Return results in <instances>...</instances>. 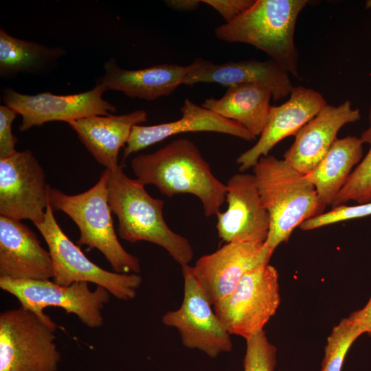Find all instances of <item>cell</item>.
<instances>
[{"instance_id": "obj_1", "label": "cell", "mask_w": 371, "mask_h": 371, "mask_svg": "<svg viewBox=\"0 0 371 371\" xmlns=\"http://www.w3.org/2000/svg\"><path fill=\"white\" fill-rule=\"evenodd\" d=\"M131 168L144 185H153L168 197L191 194L201 201L205 216L216 215L225 201L227 186L212 173L190 139H175L149 154L132 159Z\"/></svg>"}, {"instance_id": "obj_2", "label": "cell", "mask_w": 371, "mask_h": 371, "mask_svg": "<svg viewBox=\"0 0 371 371\" xmlns=\"http://www.w3.org/2000/svg\"><path fill=\"white\" fill-rule=\"evenodd\" d=\"M262 202L270 217L265 247L273 254L288 241L305 221L324 212L314 186L284 159L273 155L260 158L252 168Z\"/></svg>"}, {"instance_id": "obj_3", "label": "cell", "mask_w": 371, "mask_h": 371, "mask_svg": "<svg viewBox=\"0 0 371 371\" xmlns=\"http://www.w3.org/2000/svg\"><path fill=\"white\" fill-rule=\"evenodd\" d=\"M145 185L129 178L122 165L109 170L108 202L118 220V234L131 243L147 241L164 248L181 267L193 258L188 240L173 232L165 221L164 201L153 198Z\"/></svg>"}, {"instance_id": "obj_4", "label": "cell", "mask_w": 371, "mask_h": 371, "mask_svg": "<svg viewBox=\"0 0 371 371\" xmlns=\"http://www.w3.org/2000/svg\"><path fill=\"white\" fill-rule=\"evenodd\" d=\"M306 0H255L236 19L218 26L216 38L251 45L265 52L289 74L301 80L294 43L297 16Z\"/></svg>"}, {"instance_id": "obj_5", "label": "cell", "mask_w": 371, "mask_h": 371, "mask_svg": "<svg viewBox=\"0 0 371 371\" xmlns=\"http://www.w3.org/2000/svg\"><path fill=\"white\" fill-rule=\"evenodd\" d=\"M109 177V170L106 168L92 188L74 195L50 186L49 203L53 210L63 212L76 224L78 245L99 250L117 273L137 274L141 270L138 258L124 249L114 229L108 202Z\"/></svg>"}, {"instance_id": "obj_6", "label": "cell", "mask_w": 371, "mask_h": 371, "mask_svg": "<svg viewBox=\"0 0 371 371\" xmlns=\"http://www.w3.org/2000/svg\"><path fill=\"white\" fill-rule=\"evenodd\" d=\"M0 287L14 295L21 306L32 312L54 330L57 325L44 313V308L49 306L62 308L67 313L75 314L89 328H98L103 325L102 309L109 302L111 294L101 286L91 291L87 282L63 286L50 280L0 278Z\"/></svg>"}, {"instance_id": "obj_7", "label": "cell", "mask_w": 371, "mask_h": 371, "mask_svg": "<svg viewBox=\"0 0 371 371\" xmlns=\"http://www.w3.org/2000/svg\"><path fill=\"white\" fill-rule=\"evenodd\" d=\"M35 226L48 246L54 282L63 286L77 282H92L104 287L118 299L129 300L135 297L142 277L137 273L111 272L91 261L62 230L49 202L44 220Z\"/></svg>"}, {"instance_id": "obj_8", "label": "cell", "mask_w": 371, "mask_h": 371, "mask_svg": "<svg viewBox=\"0 0 371 371\" xmlns=\"http://www.w3.org/2000/svg\"><path fill=\"white\" fill-rule=\"evenodd\" d=\"M55 330L22 306L0 314V371H58Z\"/></svg>"}, {"instance_id": "obj_9", "label": "cell", "mask_w": 371, "mask_h": 371, "mask_svg": "<svg viewBox=\"0 0 371 371\" xmlns=\"http://www.w3.org/2000/svg\"><path fill=\"white\" fill-rule=\"evenodd\" d=\"M278 273L266 264L247 273L233 291L213 306L230 335L247 339L262 332L280 305Z\"/></svg>"}, {"instance_id": "obj_10", "label": "cell", "mask_w": 371, "mask_h": 371, "mask_svg": "<svg viewBox=\"0 0 371 371\" xmlns=\"http://www.w3.org/2000/svg\"><path fill=\"white\" fill-rule=\"evenodd\" d=\"M181 267L184 280L182 304L178 309L166 312L162 322L178 330L187 348L198 349L211 358L230 352L231 335L212 308L194 278L190 266Z\"/></svg>"}, {"instance_id": "obj_11", "label": "cell", "mask_w": 371, "mask_h": 371, "mask_svg": "<svg viewBox=\"0 0 371 371\" xmlns=\"http://www.w3.org/2000/svg\"><path fill=\"white\" fill-rule=\"evenodd\" d=\"M50 186L44 170L30 150L0 159V215L34 225L45 218Z\"/></svg>"}, {"instance_id": "obj_12", "label": "cell", "mask_w": 371, "mask_h": 371, "mask_svg": "<svg viewBox=\"0 0 371 371\" xmlns=\"http://www.w3.org/2000/svg\"><path fill=\"white\" fill-rule=\"evenodd\" d=\"M106 91L99 82L91 90L70 95L50 92L27 95L8 87L2 90V98L5 105L22 116L19 130L25 131L52 121L68 123L92 115H111L117 107L103 98Z\"/></svg>"}, {"instance_id": "obj_13", "label": "cell", "mask_w": 371, "mask_h": 371, "mask_svg": "<svg viewBox=\"0 0 371 371\" xmlns=\"http://www.w3.org/2000/svg\"><path fill=\"white\" fill-rule=\"evenodd\" d=\"M272 256L264 243L231 242L200 257L192 273L212 306L229 295L248 272L269 264Z\"/></svg>"}, {"instance_id": "obj_14", "label": "cell", "mask_w": 371, "mask_h": 371, "mask_svg": "<svg viewBox=\"0 0 371 371\" xmlns=\"http://www.w3.org/2000/svg\"><path fill=\"white\" fill-rule=\"evenodd\" d=\"M227 207L216 214L218 237L224 242L265 243L270 228L254 174L240 172L226 183Z\"/></svg>"}, {"instance_id": "obj_15", "label": "cell", "mask_w": 371, "mask_h": 371, "mask_svg": "<svg viewBox=\"0 0 371 371\" xmlns=\"http://www.w3.org/2000/svg\"><path fill=\"white\" fill-rule=\"evenodd\" d=\"M289 95L286 102L271 106L258 142L237 157L240 172L252 168L260 157L268 155L283 139L295 135L327 104L320 93L302 86L293 87Z\"/></svg>"}, {"instance_id": "obj_16", "label": "cell", "mask_w": 371, "mask_h": 371, "mask_svg": "<svg viewBox=\"0 0 371 371\" xmlns=\"http://www.w3.org/2000/svg\"><path fill=\"white\" fill-rule=\"evenodd\" d=\"M214 82L225 87L256 85L269 89L272 98L281 100L290 95L293 85L289 74L271 58L214 63L203 58H196L188 66L183 85Z\"/></svg>"}, {"instance_id": "obj_17", "label": "cell", "mask_w": 371, "mask_h": 371, "mask_svg": "<svg viewBox=\"0 0 371 371\" xmlns=\"http://www.w3.org/2000/svg\"><path fill=\"white\" fill-rule=\"evenodd\" d=\"M360 118L359 109H353L348 100L339 106L326 104L294 135L284 159L300 172L308 174L326 155L339 131Z\"/></svg>"}, {"instance_id": "obj_18", "label": "cell", "mask_w": 371, "mask_h": 371, "mask_svg": "<svg viewBox=\"0 0 371 371\" xmlns=\"http://www.w3.org/2000/svg\"><path fill=\"white\" fill-rule=\"evenodd\" d=\"M0 278L47 280L54 278L49 251L20 221L0 216Z\"/></svg>"}, {"instance_id": "obj_19", "label": "cell", "mask_w": 371, "mask_h": 371, "mask_svg": "<svg viewBox=\"0 0 371 371\" xmlns=\"http://www.w3.org/2000/svg\"><path fill=\"white\" fill-rule=\"evenodd\" d=\"M180 111L182 117L176 121L152 126H134L124 148L122 162L134 153L183 133L215 132L235 136L247 142L256 138L238 122L199 106L188 98L185 99Z\"/></svg>"}, {"instance_id": "obj_20", "label": "cell", "mask_w": 371, "mask_h": 371, "mask_svg": "<svg viewBox=\"0 0 371 371\" xmlns=\"http://www.w3.org/2000/svg\"><path fill=\"white\" fill-rule=\"evenodd\" d=\"M148 113L137 110L119 115H92L68 122L97 162L111 170L119 165L118 155L135 125L146 122Z\"/></svg>"}, {"instance_id": "obj_21", "label": "cell", "mask_w": 371, "mask_h": 371, "mask_svg": "<svg viewBox=\"0 0 371 371\" xmlns=\"http://www.w3.org/2000/svg\"><path fill=\"white\" fill-rule=\"evenodd\" d=\"M104 70L97 82L105 86L108 91L152 101L170 95L183 85L188 66L162 63L140 69H126L118 65L115 58H111L104 63Z\"/></svg>"}, {"instance_id": "obj_22", "label": "cell", "mask_w": 371, "mask_h": 371, "mask_svg": "<svg viewBox=\"0 0 371 371\" xmlns=\"http://www.w3.org/2000/svg\"><path fill=\"white\" fill-rule=\"evenodd\" d=\"M272 93L269 89L256 85H237L227 87L219 99H206L202 106L223 117L235 121L256 137L268 121Z\"/></svg>"}, {"instance_id": "obj_23", "label": "cell", "mask_w": 371, "mask_h": 371, "mask_svg": "<svg viewBox=\"0 0 371 371\" xmlns=\"http://www.w3.org/2000/svg\"><path fill=\"white\" fill-rule=\"evenodd\" d=\"M363 145L356 136L337 139L321 161L306 175L326 207L332 206L354 167L363 159Z\"/></svg>"}, {"instance_id": "obj_24", "label": "cell", "mask_w": 371, "mask_h": 371, "mask_svg": "<svg viewBox=\"0 0 371 371\" xmlns=\"http://www.w3.org/2000/svg\"><path fill=\"white\" fill-rule=\"evenodd\" d=\"M64 53L36 42L15 38L0 30V76L3 78L22 72H34Z\"/></svg>"}, {"instance_id": "obj_25", "label": "cell", "mask_w": 371, "mask_h": 371, "mask_svg": "<svg viewBox=\"0 0 371 371\" xmlns=\"http://www.w3.org/2000/svg\"><path fill=\"white\" fill-rule=\"evenodd\" d=\"M368 120L369 126L362 132L359 138L363 144H369V150L351 172L332 207L348 201H355L358 204L371 202V104Z\"/></svg>"}, {"instance_id": "obj_26", "label": "cell", "mask_w": 371, "mask_h": 371, "mask_svg": "<svg viewBox=\"0 0 371 371\" xmlns=\"http://www.w3.org/2000/svg\"><path fill=\"white\" fill-rule=\"evenodd\" d=\"M363 330L348 317L342 319L328 336L321 371H341L346 356Z\"/></svg>"}, {"instance_id": "obj_27", "label": "cell", "mask_w": 371, "mask_h": 371, "mask_svg": "<svg viewBox=\"0 0 371 371\" xmlns=\"http://www.w3.org/2000/svg\"><path fill=\"white\" fill-rule=\"evenodd\" d=\"M246 346L244 371H274L277 349L264 330L246 339Z\"/></svg>"}, {"instance_id": "obj_28", "label": "cell", "mask_w": 371, "mask_h": 371, "mask_svg": "<svg viewBox=\"0 0 371 371\" xmlns=\"http://www.w3.org/2000/svg\"><path fill=\"white\" fill-rule=\"evenodd\" d=\"M371 215V202L356 205L346 204L333 207L324 212L302 223L300 227L304 231L317 229L344 221L363 218Z\"/></svg>"}, {"instance_id": "obj_29", "label": "cell", "mask_w": 371, "mask_h": 371, "mask_svg": "<svg viewBox=\"0 0 371 371\" xmlns=\"http://www.w3.org/2000/svg\"><path fill=\"white\" fill-rule=\"evenodd\" d=\"M18 113L6 105L0 106V159L8 157L17 150L18 139L12 133V124Z\"/></svg>"}, {"instance_id": "obj_30", "label": "cell", "mask_w": 371, "mask_h": 371, "mask_svg": "<svg viewBox=\"0 0 371 371\" xmlns=\"http://www.w3.org/2000/svg\"><path fill=\"white\" fill-rule=\"evenodd\" d=\"M201 2L216 10L225 23H229L249 9L255 0H201Z\"/></svg>"}, {"instance_id": "obj_31", "label": "cell", "mask_w": 371, "mask_h": 371, "mask_svg": "<svg viewBox=\"0 0 371 371\" xmlns=\"http://www.w3.org/2000/svg\"><path fill=\"white\" fill-rule=\"evenodd\" d=\"M363 332L371 337V295L367 304L361 309L352 312L348 317Z\"/></svg>"}, {"instance_id": "obj_32", "label": "cell", "mask_w": 371, "mask_h": 371, "mask_svg": "<svg viewBox=\"0 0 371 371\" xmlns=\"http://www.w3.org/2000/svg\"><path fill=\"white\" fill-rule=\"evenodd\" d=\"M164 2L168 7L177 11L194 10L202 3L200 0H168Z\"/></svg>"}, {"instance_id": "obj_33", "label": "cell", "mask_w": 371, "mask_h": 371, "mask_svg": "<svg viewBox=\"0 0 371 371\" xmlns=\"http://www.w3.org/2000/svg\"><path fill=\"white\" fill-rule=\"evenodd\" d=\"M365 7L366 9H371V0H368L366 1Z\"/></svg>"}]
</instances>
